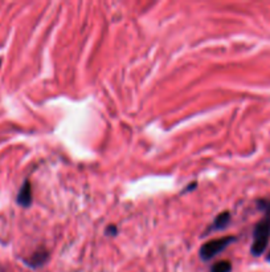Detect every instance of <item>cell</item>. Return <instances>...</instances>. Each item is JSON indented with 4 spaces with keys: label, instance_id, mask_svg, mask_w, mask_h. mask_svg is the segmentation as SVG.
Masks as SVG:
<instances>
[{
    "label": "cell",
    "instance_id": "cell-1",
    "mask_svg": "<svg viewBox=\"0 0 270 272\" xmlns=\"http://www.w3.org/2000/svg\"><path fill=\"white\" fill-rule=\"evenodd\" d=\"M258 206L264 210V218L254 227L253 243H252V254L260 256L266 249L270 239V202L258 201Z\"/></svg>",
    "mask_w": 270,
    "mask_h": 272
},
{
    "label": "cell",
    "instance_id": "cell-2",
    "mask_svg": "<svg viewBox=\"0 0 270 272\" xmlns=\"http://www.w3.org/2000/svg\"><path fill=\"white\" fill-rule=\"evenodd\" d=\"M233 240H236V238L222 237L217 238V239L209 240L206 244H202L201 248H200V258H201L202 260L212 259L213 256H216L219 253L224 251Z\"/></svg>",
    "mask_w": 270,
    "mask_h": 272
},
{
    "label": "cell",
    "instance_id": "cell-3",
    "mask_svg": "<svg viewBox=\"0 0 270 272\" xmlns=\"http://www.w3.org/2000/svg\"><path fill=\"white\" fill-rule=\"evenodd\" d=\"M31 203H32V185L29 181H26L17 194V204L22 207H28Z\"/></svg>",
    "mask_w": 270,
    "mask_h": 272
},
{
    "label": "cell",
    "instance_id": "cell-4",
    "mask_svg": "<svg viewBox=\"0 0 270 272\" xmlns=\"http://www.w3.org/2000/svg\"><path fill=\"white\" fill-rule=\"evenodd\" d=\"M48 258H49L48 251H47V249H44V248H40V249H37V251H35L32 255L29 256L26 262L28 263L31 267L36 268V267H41L42 264H44V263L48 260Z\"/></svg>",
    "mask_w": 270,
    "mask_h": 272
},
{
    "label": "cell",
    "instance_id": "cell-5",
    "mask_svg": "<svg viewBox=\"0 0 270 272\" xmlns=\"http://www.w3.org/2000/svg\"><path fill=\"white\" fill-rule=\"evenodd\" d=\"M229 220H231V214H229L228 211H224V213H221V214L216 217V219L213 220V224L209 227V231L222 230V228L228 226Z\"/></svg>",
    "mask_w": 270,
    "mask_h": 272
},
{
    "label": "cell",
    "instance_id": "cell-6",
    "mask_svg": "<svg viewBox=\"0 0 270 272\" xmlns=\"http://www.w3.org/2000/svg\"><path fill=\"white\" fill-rule=\"evenodd\" d=\"M232 264L228 260H221V262H217L216 264H213L211 272H231Z\"/></svg>",
    "mask_w": 270,
    "mask_h": 272
},
{
    "label": "cell",
    "instance_id": "cell-7",
    "mask_svg": "<svg viewBox=\"0 0 270 272\" xmlns=\"http://www.w3.org/2000/svg\"><path fill=\"white\" fill-rule=\"evenodd\" d=\"M116 233H117V227L116 226L107 227V230H106L107 235H116Z\"/></svg>",
    "mask_w": 270,
    "mask_h": 272
},
{
    "label": "cell",
    "instance_id": "cell-8",
    "mask_svg": "<svg viewBox=\"0 0 270 272\" xmlns=\"http://www.w3.org/2000/svg\"><path fill=\"white\" fill-rule=\"evenodd\" d=\"M267 259H269V262H270V253H269V255H267Z\"/></svg>",
    "mask_w": 270,
    "mask_h": 272
}]
</instances>
